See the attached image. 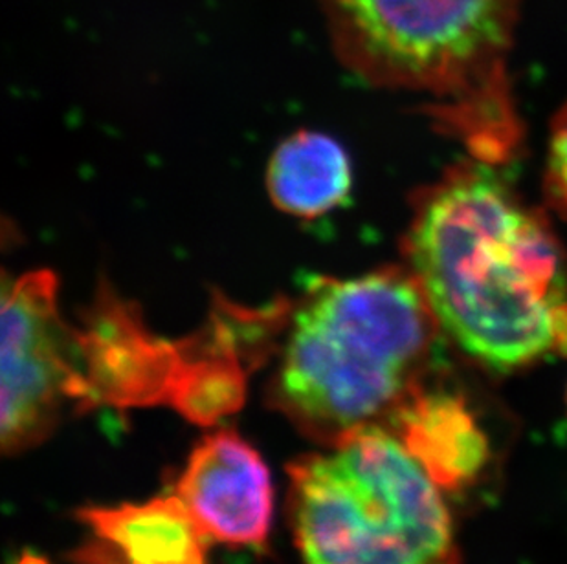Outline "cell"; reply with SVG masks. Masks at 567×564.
<instances>
[{
  "mask_svg": "<svg viewBox=\"0 0 567 564\" xmlns=\"http://www.w3.org/2000/svg\"><path fill=\"white\" fill-rule=\"evenodd\" d=\"M406 268L441 334L496 373L567 357V259L544 215L483 166L419 192Z\"/></svg>",
  "mask_w": 567,
  "mask_h": 564,
  "instance_id": "obj_1",
  "label": "cell"
},
{
  "mask_svg": "<svg viewBox=\"0 0 567 564\" xmlns=\"http://www.w3.org/2000/svg\"><path fill=\"white\" fill-rule=\"evenodd\" d=\"M429 299L406 267L312 282L295 309L268 401L332 448L388 426L415 390L440 337Z\"/></svg>",
  "mask_w": 567,
  "mask_h": 564,
  "instance_id": "obj_2",
  "label": "cell"
},
{
  "mask_svg": "<svg viewBox=\"0 0 567 564\" xmlns=\"http://www.w3.org/2000/svg\"><path fill=\"white\" fill-rule=\"evenodd\" d=\"M332 49L371 85L432 94L483 158L516 139L508 58L524 0H318Z\"/></svg>",
  "mask_w": 567,
  "mask_h": 564,
  "instance_id": "obj_3",
  "label": "cell"
},
{
  "mask_svg": "<svg viewBox=\"0 0 567 564\" xmlns=\"http://www.w3.org/2000/svg\"><path fill=\"white\" fill-rule=\"evenodd\" d=\"M287 473L307 564H460L443 490L388 427L359 429Z\"/></svg>",
  "mask_w": 567,
  "mask_h": 564,
  "instance_id": "obj_4",
  "label": "cell"
},
{
  "mask_svg": "<svg viewBox=\"0 0 567 564\" xmlns=\"http://www.w3.org/2000/svg\"><path fill=\"white\" fill-rule=\"evenodd\" d=\"M54 275L28 273L2 293V415L6 455L32 449L60 424L69 401L92 407L85 373L75 365L61 323Z\"/></svg>",
  "mask_w": 567,
  "mask_h": 564,
  "instance_id": "obj_5",
  "label": "cell"
},
{
  "mask_svg": "<svg viewBox=\"0 0 567 564\" xmlns=\"http://www.w3.org/2000/svg\"><path fill=\"white\" fill-rule=\"evenodd\" d=\"M177 497L212 541L262 546L274 515L272 480L261 455L236 431L204 437L177 480Z\"/></svg>",
  "mask_w": 567,
  "mask_h": 564,
  "instance_id": "obj_6",
  "label": "cell"
},
{
  "mask_svg": "<svg viewBox=\"0 0 567 564\" xmlns=\"http://www.w3.org/2000/svg\"><path fill=\"white\" fill-rule=\"evenodd\" d=\"M91 537L75 550L80 564H208L212 539L177 495L144 504L85 508Z\"/></svg>",
  "mask_w": 567,
  "mask_h": 564,
  "instance_id": "obj_7",
  "label": "cell"
},
{
  "mask_svg": "<svg viewBox=\"0 0 567 564\" xmlns=\"http://www.w3.org/2000/svg\"><path fill=\"white\" fill-rule=\"evenodd\" d=\"M395 432L443 491L474 484L491 460V440L463 396L423 385L391 416Z\"/></svg>",
  "mask_w": 567,
  "mask_h": 564,
  "instance_id": "obj_8",
  "label": "cell"
},
{
  "mask_svg": "<svg viewBox=\"0 0 567 564\" xmlns=\"http://www.w3.org/2000/svg\"><path fill=\"white\" fill-rule=\"evenodd\" d=\"M353 187L348 153L327 134L298 133L285 139L268 164L272 202L298 219H318L338 208Z\"/></svg>",
  "mask_w": 567,
  "mask_h": 564,
  "instance_id": "obj_9",
  "label": "cell"
},
{
  "mask_svg": "<svg viewBox=\"0 0 567 564\" xmlns=\"http://www.w3.org/2000/svg\"><path fill=\"white\" fill-rule=\"evenodd\" d=\"M544 186L549 202L567 217V103L551 123Z\"/></svg>",
  "mask_w": 567,
  "mask_h": 564,
  "instance_id": "obj_10",
  "label": "cell"
},
{
  "mask_svg": "<svg viewBox=\"0 0 567 564\" xmlns=\"http://www.w3.org/2000/svg\"><path fill=\"white\" fill-rule=\"evenodd\" d=\"M17 564H49L47 561L41 560V557H35V555H24L21 561Z\"/></svg>",
  "mask_w": 567,
  "mask_h": 564,
  "instance_id": "obj_11",
  "label": "cell"
}]
</instances>
